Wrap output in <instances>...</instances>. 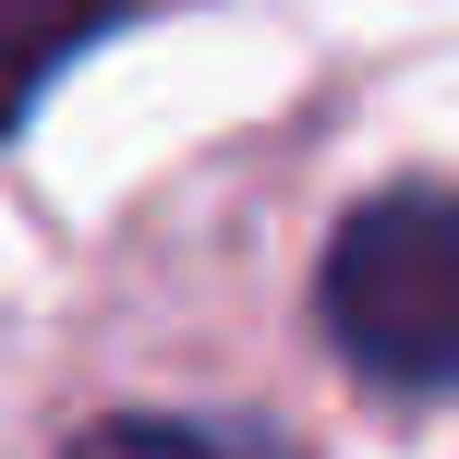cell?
<instances>
[{
    "label": "cell",
    "mask_w": 459,
    "mask_h": 459,
    "mask_svg": "<svg viewBox=\"0 0 459 459\" xmlns=\"http://www.w3.org/2000/svg\"><path fill=\"white\" fill-rule=\"evenodd\" d=\"M315 302H326V339H339L375 387H399V399L447 387V351H459L447 194H436V182H399V194H375L363 218H339Z\"/></svg>",
    "instance_id": "obj_1"
},
{
    "label": "cell",
    "mask_w": 459,
    "mask_h": 459,
    "mask_svg": "<svg viewBox=\"0 0 459 459\" xmlns=\"http://www.w3.org/2000/svg\"><path fill=\"white\" fill-rule=\"evenodd\" d=\"M134 0H0V145L24 134V109L48 97V73L73 48H97Z\"/></svg>",
    "instance_id": "obj_2"
},
{
    "label": "cell",
    "mask_w": 459,
    "mask_h": 459,
    "mask_svg": "<svg viewBox=\"0 0 459 459\" xmlns=\"http://www.w3.org/2000/svg\"><path fill=\"white\" fill-rule=\"evenodd\" d=\"M61 459H230L218 436H194V423H145V411H109V423H85Z\"/></svg>",
    "instance_id": "obj_3"
}]
</instances>
